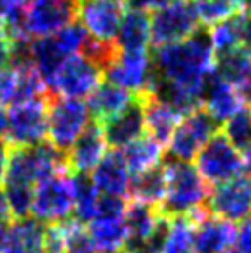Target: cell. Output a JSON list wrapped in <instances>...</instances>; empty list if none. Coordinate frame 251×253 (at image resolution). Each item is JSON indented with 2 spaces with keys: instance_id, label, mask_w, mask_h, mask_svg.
Masks as SVG:
<instances>
[{
  "instance_id": "cell-1",
  "label": "cell",
  "mask_w": 251,
  "mask_h": 253,
  "mask_svg": "<svg viewBox=\"0 0 251 253\" xmlns=\"http://www.w3.org/2000/svg\"><path fill=\"white\" fill-rule=\"evenodd\" d=\"M216 67V54L207 30H198L181 42L154 48L152 56V94L155 85H172L194 92L202 98L205 78Z\"/></svg>"
},
{
  "instance_id": "cell-2",
  "label": "cell",
  "mask_w": 251,
  "mask_h": 253,
  "mask_svg": "<svg viewBox=\"0 0 251 253\" xmlns=\"http://www.w3.org/2000/svg\"><path fill=\"white\" fill-rule=\"evenodd\" d=\"M163 167L167 176V192L159 205L161 214L167 218H192L205 211L210 189L194 165L168 157L163 161Z\"/></svg>"
},
{
  "instance_id": "cell-3",
  "label": "cell",
  "mask_w": 251,
  "mask_h": 253,
  "mask_svg": "<svg viewBox=\"0 0 251 253\" xmlns=\"http://www.w3.org/2000/svg\"><path fill=\"white\" fill-rule=\"evenodd\" d=\"M91 122V113L85 102L63 96H50L46 137L52 146L67 154L76 139Z\"/></svg>"
},
{
  "instance_id": "cell-4",
  "label": "cell",
  "mask_w": 251,
  "mask_h": 253,
  "mask_svg": "<svg viewBox=\"0 0 251 253\" xmlns=\"http://www.w3.org/2000/svg\"><path fill=\"white\" fill-rule=\"evenodd\" d=\"M194 159L198 174L209 187L222 185L233 177L244 174L242 152L233 146L222 131L212 135Z\"/></svg>"
},
{
  "instance_id": "cell-5",
  "label": "cell",
  "mask_w": 251,
  "mask_h": 253,
  "mask_svg": "<svg viewBox=\"0 0 251 253\" xmlns=\"http://www.w3.org/2000/svg\"><path fill=\"white\" fill-rule=\"evenodd\" d=\"M74 181L65 172L50 176L34 187L32 214L41 224H61L72 216Z\"/></svg>"
},
{
  "instance_id": "cell-6",
  "label": "cell",
  "mask_w": 251,
  "mask_h": 253,
  "mask_svg": "<svg viewBox=\"0 0 251 253\" xmlns=\"http://www.w3.org/2000/svg\"><path fill=\"white\" fill-rule=\"evenodd\" d=\"M50 96L11 106L7 113L6 142L9 148H28L44 141L48 129Z\"/></svg>"
},
{
  "instance_id": "cell-7",
  "label": "cell",
  "mask_w": 251,
  "mask_h": 253,
  "mask_svg": "<svg viewBox=\"0 0 251 253\" xmlns=\"http://www.w3.org/2000/svg\"><path fill=\"white\" fill-rule=\"evenodd\" d=\"M200 30L190 0H174L150 15V42L154 48L181 42Z\"/></svg>"
},
{
  "instance_id": "cell-8",
  "label": "cell",
  "mask_w": 251,
  "mask_h": 253,
  "mask_svg": "<svg viewBox=\"0 0 251 253\" xmlns=\"http://www.w3.org/2000/svg\"><path fill=\"white\" fill-rule=\"evenodd\" d=\"M104 72L82 54L69 56L59 67L48 92L52 96L82 100L91 96L102 84Z\"/></svg>"
},
{
  "instance_id": "cell-9",
  "label": "cell",
  "mask_w": 251,
  "mask_h": 253,
  "mask_svg": "<svg viewBox=\"0 0 251 253\" xmlns=\"http://www.w3.org/2000/svg\"><path fill=\"white\" fill-rule=\"evenodd\" d=\"M218 126L220 124L203 107L190 111L181 119L168 142V157L190 163L203 148V144L212 135L218 133Z\"/></svg>"
},
{
  "instance_id": "cell-10",
  "label": "cell",
  "mask_w": 251,
  "mask_h": 253,
  "mask_svg": "<svg viewBox=\"0 0 251 253\" xmlns=\"http://www.w3.org/2000/svg\"><path fill=\"white\" fill-rule=\"evenodd\" d=\"M80 0H30L24 7V32L28 37H46L76 21Z\"/></svg>"
},
{
  "instance_id": "cell-11",
  "label": "cell",
  "mask_w": 251,
  "mask_h": 253,
  "mask_svg": "<svg viewBox=\"0 0 251 253\" xmlns=\"http://www.w3.org/2000/svg\"><path fill=\"white\" fill-rule=\"evenodd\" d=\"M207 211L231 224L251 218V174H240L209 192Z\"/></svg>"
},
{
  "instance_id": "cell-12",
  "label": "cell",
  "mask_w": 251,
  "mask_h": 253,
  "mask_svg": "<svg viewBox=\"0 0 251 253\" xmlns=\"http://www.w3.org/2000/svg\"><path fill=\"white\" fill-rule=\"evenodd\" d=\"M78 17L91 37L115 42L124 17V4L115 0H80Z\"/></svg>"
},
{
  "instance_id": "cell-13",
  "label": "cell",
  "mask_w": 251,
  "mask_h": 253,
  "mask_svg": "<svg viewBox=\"0 0 251 253\" xmlns=\"http://www.w3.org/2000/svg\"><path fill=\"white\" fill-rule=\"evenodd\" d=\"M107 82L119 85L133 94H148L152 80V57L146 52H122L105 71Z\"/></svg>"
},
{
  "instance_id": "cell-14",
  "label": "cell",
  "mask_w": 251,
  "mask_h": 253,
  "mask_svg": "<svg viewBox=\"0 0 251 253\" xmlns=\"http://www.w3.org/2000/svg\"><path fill=\"white\" fill-rule=\"evenodd\" d=\"M202 107L216 120L218 124H222L248 106H246L244 98L238 92L237 87L231 85L227 80H223L214 67L203 82Z\"/></svg>"
},
{
  "instance_id": "cell-15",
  "label": "cell",
  "mask_w": 251,
  "mask_h": 253,
  "mask_svg": "<svg viewBox=\"0 0 251 253\" xmlns=\"http://www.w3.org/2000/svg\"><path fill=\"white\" fill-rule=\"evenodd\" d=\"M194 222L196 253H225L233 250L237 239V225L210 214L207 209L190 218Z\"/></svg>"
},
{
  "instance_id": "cell-16",
  "label": "cell",
  "mask_w": 251,
  "mask_h": 253,
  "mask_svg": "<svg viewBox=\"0 0 251 253\" xmlns=\"http://www.w3.org/2000/svg\"><path fill=\"white\" fill-rule=\"evenodd\" d=\"M102 126L104 131V139L107 146L113 150H122L127 144L135 142L137 139L144 137L146 126H144V104H142V96L135 94L129 106L119 115H115L113 119L105 120Z\"/></svg>"
},
{
  "instance_id": "cell-17",
  "label": "cell",
  "mask_w": 251,
  "mask_h": 253,
  "mask_svg": "<svg viewBox=\"0 0 251 253\" xmlns=\"http://www.w3.org/2000/svg\"><path fill=\"white\" fill-rule=\"evenodd\" d=\"M105 154H107V142L104 139L102 126L100 122L92 120L65 154L67 170L74 174H89L96 169V165L104 159Z\"/></svg>"
},
{
  "instance_id": "cell-18",
  "label": "cell",
  "mask_w": 251,
  "mask_h": 253,
  "mask_svg": "<svg viewBox=\"0 0 251 253\" xmlns=\"http://www.w3.org/2000/svg\"><path fill=\"white\" fill-rule=\"evenodd\" d=\"M44 224L35 218H17L0 235V253H46Z\"/></svg>"
},
{
  "instance_id": "cell-19",
  "label": "cell",
  "mask_w": 251,
  "mask_h": 253,
  "mask_svg": "<svg viewBox=\"0 0 251 253\" xmlns=\"http://www.w3.org/2000/svg\"><path fill=\"white\" fill-rule=\"evenodd\" d=\"M91 179L100 194L117 198H126L129 194L131 174L126 167L120 150H111L104 155V159L92 170Z\"/></svg>"
},
{
  "instance_id": "cell-20",
  "label": "cell",
  "mask_w": 251,
  "mask_h": 253,
  "mask_svg": "<svg viewBox=\"0 0 251 253\" xmlns=\"http://www.w3.org/2000/svg\"><path fill=\"white\" fill-rule=\"evenodd\" d=\"M140 96H142V104H144L146 131L163 148L168 146V142L183 117L172 106H168L167 102L155 98L154 94H140Z\"/></svg>"
},
{
  "instance_id": "cell-21",
  "label": "cell",
  "mask_w": 251,
  "mask_h": 253,
  "mask_svg": "<svg viewBox=\"0 0 251 253\" xmlns=\"http://www.w3.org/2000/svg\"><path fill=\"white\" fill-rule=\"evenodd\" d=\"M135 100V94L127 89H122L111 82H104L96 87V91L89 96V113L92 115V120L104 124L105 120L113 119L115 115L124 111L126 107Z\"/></svg>"
},
{
  "instance_id": "cell-22",
  "label": "cell",
  "mask_w": 251,
  "mask_h": 253,
  "mask_svg": "<svg viewBox=\"0 0 251 253\" xmlns=\"http://www.w3.org/2000/svg\"><path fill=\"white\" fill-rule=\"evenodd\" d=\"M115 42L122 52H146L150 44V13L140 9L124 13Z\"/></svg>"
},
{
  "instance_id": "cell-23",
  "label": "cell",
  "mask_w": 251,
  "mask_h": 253,
  "mask_svg": "<svg viewBox=\"0 0 251 253\" xmlns=\"http://www.w3.org/2000/svg\"><path fill=\"white\" fill-rule=\"evenodd\" d=\"M120 154L124 157L126 167L131 176H139L142 172H148L165 161V148L157 141H154L150 135H144L131 144H127L120 150Z\"/></svg>"
},
{
  "instance_id": "cell-24",
  "label": "cell",
  "mask_w": 251,
  "mask_h": 253,
  "mask_svg": "<svg viewBox=\"0 0 251 253\" xmlns=\"http://www.w3.org/2000/svg\"><path fill=\"white\" fill-rule=\"evenodd\" d=\"M159 207L140 204V202L127 204L124 212V222L126 227H127V244H126V248L135 246V244L142 242L146 237H150L159 224Z\"/></svg>"
},
{
  "instance_id": "cell-25",
  "label": "cell",
  "mask_w": 251,
  "mask_h": 253,
  "mask_svg": "<svg viewBox=\"0 0 251 253\" xmlns=\"http://www.w3.org/2000/svg\"><path fill=\"white\" fill-rule=\"evenodd\" d=\"M94 250L100 253H115L127 244V227L122 218H94L89 224Z\"/></svg>"
},
{
  "instance_id": "cell-26",
  "label": "cell",
  "mask_w": 251,
  "mask_h": 253,
  "mask_svg": "<svg viewBox=\"0 0 251 253\" xmlns=\"http://www.w3.org/2000/svg\"><path fill=\"white\" fill-rule=\"evenodd\" d=\"M165 192H167V176H165L163 163L155 169L131 177L129 194H131L133 202L159 207L165 198Z\"/></svg>"
},
{
  "instance_id": "cell-27",
  "label": "cell",
  "mask_w": 251,
  "mask_h": 253,
  "mask_svg": "<svg viewBox=\"0 0 251 253\" xmlns=\"http://www.w3.org/2000/svg\"><path fill=\"white\" fill-rule=\"evenodd\" d=\"M74 205L72 216L76 222L89 225L96 218V207L100 192L96 190L89 174H74Z\"/></svg>"
},
{
  "instance_id": "cell-28",
  "label": "cell",
  "mask_w": 251,
  "mask_h": 253,
  "mask_svg": "<svg viewBox=\"0 0 251 253\" xmlns=\"http://www.w3.org/2000/svg\"><path fill=\"white\" fill-rule=\"evenodd\" d=\"M242 15L244 13H238L235 17L227 19V21L209 28V37L216 57H223L227 54H233V52L240 50V46H242V37H240Z\"/></svg>"
},
{
  "instance_id": "cell-29",
  "label": "cell",
  "mask_w": 251,
  "mask_h": 253,
  "mask_svg": "<svg viewBox=\"0 0 251 253\" xmlns=\"http://www.w3.org/2000/svg\"><path fill=\"white\" fill-rule=\"evenodd\" d=\"M198 15L200 26L212 28L235 15L242 13L240 0H190Z\"/></svg>"
},
{
  "instance_id": "cell-30",
  "label": "cell",
  "mask_w": 251,
  "mask_h": 253,
  "mask_svg": "<svg viewBox=\"0 0 251 253\" xmlns=\"http://www.w3.org/2000/svg\"><path fill=\"white\" fill-rule=\"evenodd\" d=\"M163 253H196L194 222L188 216L170 218V227L163 246Z\"/></svg>"
},
{
  "instance_id": "cell-31",
  "label": "cell",
  "mask_w": 251,
  "mask_h": 253,
  "mask_svg": "<svg viewBox=\"0 0 251 253\" xmlns=\"http://www.w3.org/2000/svg\"><path fill=\"white\" fill-rule=\"evenodd\" d=\"M63 225V253H96L89 227L76 220L61 222Z\"/></svg>"
},
{
  "instance_id": "cell-32",
  "label": "cell",
  "mask_w": 251,
  "mask_h": 253,
  "mask_svg": "<svg viewBox=\"0 0 251 253\" xmlns=\"http://www.w3.org/2000/svg\"><path fill=\"white\" fill-rule=\"evenodd\" d=\"M222 133L227 137V141L237 148V150H244L251 142V109L244 107L240 109L237 115H233L229 120L223 122Z\"/></svg>"
},
{
  "instance_id": "cell-33",
  "label": "cell",
  "mask_w": 251,
  "mask_h": 253,
  "mask_svg": "<svg viewBox=\"0 0 251 253\" xmlns=\"http://www.w3.org/2000/svg\"><path fill=\"white\" fill-rule=\"evenodd\" d=\"M7 211L11 218H26L32 211L34 202V187L30 185H4Z\"/></svg>"
},
{
  "instance_id": "cell-34",
  "label": "cell",
  "mask_w": 251,
  "mask_h": 253,
  "mask_svg": "<svg viewBox=\"0 0 251 253\" xmlns=\"http://www.w3.org/2000/svg\"><path fill=\"white\" fill-rule=\"evenodd\" d=\"M168 227H170V218L161 214L159 224L154 229V233L150 237H146L142 242L126 248V250L129 253H163V246H165V240H167L168 235Z\"/></svg>"
},
{
  "instance_id": "cell-35",
  "label": "cell",
  "mask_w": 251,
  "mask_h": 253,
  "mask_svg": "<svg viewBox=\"0 0 251 253\" xmlns=\"http://www.w3.org/2000/svg\"><path fill=\"white\" fill-rule=\"evenodd\" d=\"M126 207H127L126 198L100 194L96 207V218H122L126 212Z\"/></svg>"
},
{
  "instance_id": "cell-36",
  "label": "cell",
  "mask_w": 251,
  "mask_h": 253,
  "mask_svg": "<svg viewBox=\"0 0 251 253\" xmlns=\"http://www.w3.org/2000/svg\"><path fill=\"white\" fill-rule=\"evenodd\" d=\"M235 253H251V218L246 220L237 227V239H235Z\"/></svg>"
},
{
  "instance_id": "cell-37",
  "label": "cell",
  "mask_w": 251,
  "mask_h": 253,
  "mask_svg": "<svg viewBox=\"0 0 251 253\" xmlns=\"http://www.w3.org/2000/svg\"><path fill=\"white\" fill-rule=\"evenodd\" d=\"M13 87H15V71L13 69H6V71L0 72V107L11 102Z\"/></svg>"
},
{
  "instance_id": "cell-38",
  "label": "cell",
  "mask_w": 251,
  "mask_h": 253,
  "mask_svg": "<svg viewBox=\"0 0 251 253\" xmlns=\"http://www.w3.org/2000/svg\"><path fill=\"white\" fill-rule=\"evenodd\" d=\"M11 57H13V41L0 36V72L11 69Z\"/></svg>"
},
{
  "instance_id": "cell-39",
  "label": "cell",
  "mask_w": 251,
  "mask_h": 253,
  "mask_svg": "<svg viewBox=\"0 0 251 253\" xmlns=\"http://www.w3.org/2000/svg\"><path fill=\"white\" fill-rule=\"evenodd\" d=\"M240 37H242L240 50L251 52V15L248 13L242 15V32H240Z\"/></svg>"
},
{
  "instance_id": "cell-40",
  "label": "cell",
  "mask_w": 251,
  "mask_h": 253,
  "mask_svg": "<svg viewBox=\"0 0 251 253\" xmlns=\"http://www.w3.org/2000/svg\"><path fill=\"white\" fill-rule=\"evenodd\" d=\"M7 157H9V146H7L6 141L0 139V183L4 179V174H6Z\"/></svg>"
},
{
  "instance_id": "cell-41",
  "label": "cell",
  "mask_w": 251,
  "mask_h": 253,
  "mask_svg": "<svg viewBox=\"0 0 251 253\" xmlns=\"http://www.w3.org/2000/svg\"><path fill=\"white\" fill-rule=\"evenodd\" d=\"M9 211H7L6 196H4V190L0 189V222H7L9 220Z\"/></svg>"
},
{
  "instance_id": "cell-42",
  "label": "cell",
  "mask_w": 251,
  "mask_h": 253,
  "mask_svg": "<svg viewBox=\"0 0 251 253\" xmlns=\"http://www.w3.org/2000/svg\"><path fill=\"white\" fill-rule=\"evenodd\" d=\"M6 133H7V111H4L0 107V139L2 141L6 139Z\"/></svg>"
},
{
  "instance_id": "cell-43",
  "label": "cell",
  "mask_w": 251,
  "mask_h": 253,
  "mask_svg": "<svg viewBox=\"0 0 251 253\" xmlns=\"http://www.w3.org/2000/svg\"><path fill=\"white\" fill-rule=\"evenodd\" d=\"M242 161H244V170H248V174H251V142L242 150Z\"/></svg>"
},
{
  "instance_id": "cell-44",
  "label": "cell",
  "mask_w": 251,
  "mask_h": 253,
  "mask_svg": "<svg viewBox=\"0 0 251 253\" xmlns=\"http://www.w3.org/2000/svg\"><path fill=\"white\" fill-rule=\"evenodd\" d=\"M242 2V13L251 15V0H240Z\"/></svg>"
},
{
  "instance_id": "cell-45",
  "label": "cell",
  "mask_w": 251,
  "mask_h": 253,
  "mask_svg": "<svg viewBox=\"0 0 251 253\" xmlns=\"http://www.w3.org/2000/svg\"><path fill=\"white\" fill-rule=\"evenodd\" d=\"M7 2H11V4H15V6H22V7H26V4H28L30 0H7Z\"/></svg>"
},
{
  "instance_id": "cell-46",
  "label": "cell",
  "mask_w": 251,
  "mask_h": 253,
  "mask_svg": "<svg viewBox=\"0 0 251 253\" xmlns=\"http://www.w3.org/2000/svg\"><path fill=\"white\" fill-rule=\"evenodd\" d=\"M115 253H129V252H127L126 248H122V250H119V252H115Z\"/></svg>"
},
{
  "instance_id": "cell-47",
  "label": "cell",
  "mask_w": 251,
  "mask_h": 253,
  "mask_svg": "<svg viewBox=\"0 0 251 253\" xmlns=\"http://www.w3.org/2000/svg\"><path fill=\"white\" fill-rule=\"evenodd\" d=\"M248 107L251 109V94H250V98H248Z\"/></svg>"
},
{
  "instance_id": "cell-48",
  "label": "cell",
  "mask_w": 251,
  "mask_h": 253,
  "mask_svg": "<svg viewBox=\"0 0 251 253\" xmlns=\"http://www.w3.org/2000/svg\"><path fill=\"white\" fill-rule=\"evenodd\" d=\"M115 2H126V0H115Z\"/></svg>"
},
{
  "instance_id": "cell-49",
  "label": "cell",
  "mask_w": 251,
  "mask_h": 253,
  "mask_svg": "<svg viewBox=\"0 0 251 253\" xmlns=\"http://www.w3.org/2000/svg\"><path fill=\"white\" fill-rule=\"evenodd\" d=\"M225 253H235V252H233V250H229V252H225Z\"/></svg>"
}]
</instances>
